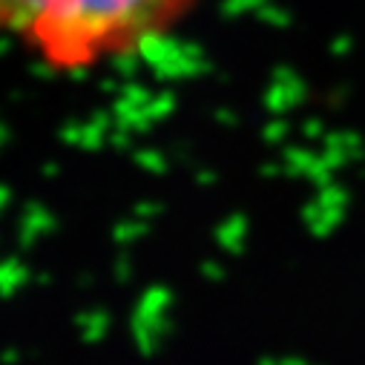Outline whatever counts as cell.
I'll use <instances>...</instances> for the list:
<instances>
[{"label":"cell","mask_w":365,"mask_h":365,"mask_svg":"<svg viewBox=\"0 0 365 365\" xmlns=\"http://www.w3.org/2000/svg\"><path fill=\"white\" fill-rule=\"evenodd\" d=\"M202 0H0V35L58 72L124 61L170 35Z\"/></svg>","instance_id":"6da1fadb"}]
</instances>
